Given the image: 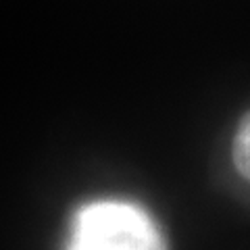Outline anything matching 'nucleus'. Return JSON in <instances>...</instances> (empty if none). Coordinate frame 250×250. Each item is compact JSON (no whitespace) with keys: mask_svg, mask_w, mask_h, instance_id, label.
I'll use <instances>...</instances> for the list:
<instances>
[{"mask_svg":"<svg viewBox=\"0 0 250 250\" xmlns=\"http://www.w3.org/2000/svg\"><path fill=\"white\" fill-rule=\"evenodd\" d=\"M65 250H167V242L136 202L94 200L73 215Z\"/></svg>","mask_w":250,"mask_h":250,"instance_id":"obj_1","label":"nucleus"},{"mask_svg":"<svg viewBox=\"0 0 250 250\" xmlns=\"http://www.w3.org/2000/svg\"><path fill=\"white\" fill-rule=\"evenodd\" d=\"M231 156H233V165H236L238 173L250 182V111L242 117V121L236 129Z\"/></svg>","mask_w":250,"mask_h":250,"instance_id":"obj_2","label":"nucleus"}]
</instances>
